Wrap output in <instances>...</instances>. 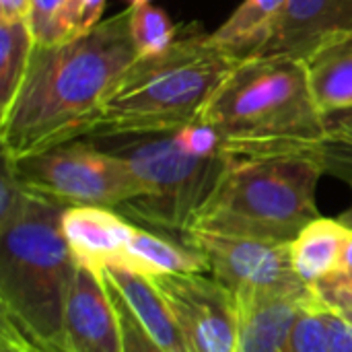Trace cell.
Segmentation results:
<instances>
[{
  "mask_svg": "<svg viewBox=\"0 0 352 352\" xmlns=\"http://www.w3.org/2000/svg\"><path fill=\"white\" fill-rule=\"evenodd\" d=\"M136 60L130 8L68 41L35 45L25 80L0 116L2 157L21 161L91 136L103 101Z\"/></svg>",
  "mask_w": 352,
  "mask_h": 352,
  "instance_id": "6da1fadb",
  "label": "cell"
},
{
  "mask_svg": "<svg viewBox=\"0 0 352 352\" xmlns=\"http://www.w3.org/2000/svg\"><path fill=\"white\" fill-rule=\"evenodd\" d=\"M198 122L233 159L307 155L330 130L309 89L305 64L293 56L241 58L212 91Z\"/></svg>",
  "mask_w": 352,
  "mask_h": 352,
  "instance_id": "7a4b0ae2",
  "label": "cell"
},
{
  "mask_svg": "<svg viewBox=\"0 0 352 352\" xmlns=\"http://www.w3.org/2000/svg\"><path fill=\"white\" fill-rule=\"evenodd\" d=\"M239 60L214 45L200 23L182 27L169 50L138 58L122 74L97 113L91 138L173 134L198 122L208 97Z\"/></svg>",
  "mask_w": 352,
  "mask_h": 352,
  "instance_id": "3957f363",
  "label": "cell"
},
{
  "mask_svg": "<svg viewBox=\"0 0 352 352\" xmlns=\"http://www.w3.org/2000/svg\"><path fill=\"white\" fill-rule=\"evenodd\" d=\"M322 175L309 155L233 159L190 231L291 243L320 217L316 188Z\"/></svg>",
  "mask_w": 352,
  "mask_h": 352,
  "instance_id": "277c9868",
  "label": "cell"
},
{
  "mask_svg": "<svg viewBox=\"0 0 352 352\" xmlns=\"http://www.w3.org/2000/svg\"><path fill=\"white\" fill-rule=\"evenodd\" d=\"M66 206L35 196L29 212L0 231L2 316L62 349L64 311L76 262L62 235Z\"/></svg>",
  "mask_w": 352,
  "mask_h": 352,
  "instance_id": "5b68a950",
  "label": "cell"
},
{
  "mask_svg": "<svg viewBox=\"0 0 352 352\" xmlns=\"http://www.w3.org/2000/svg\"><path fill=\"white\" fill-rule=\"evenodd\" d=\"M105 151L122 157L144 186V196L124 204L120 212L142 225L186 235L227 175L233 157H192L173 134L95 138Z\"/></svg>",
  "mask_w": 352,
  "mask_h": 352,
  "instance_id": "8992f818",
  "label": "cell"
},
{
  "mask_svg": "<svg viewBox=\"0 0 352 352\" xmlns=\"http://www.w3.org/2000/svg\"><path fill=\"white\" fill-rule=\"evenodd\" d=\"M10 163L31 192L66 208L101 206L116 210L144 196V186L128 161L97 142L72 140Z\"/></svg>",
  "mask_w": 352,
  "mask_h": 352,
  "instance_id": "52a82bcc",
  "label": "cell"
},
{
  "mask_svg": "<svg viewBox=\"0 0 352 352\" xmlns=\"http://www.w3.org/2000/svg\"><path fill=\"white\" fill-rule=\"evenodd\" d=\"M182 239L188 248L208 260L210 276L227 287L235 297L311 293L293 268L291 243L200 229L186 233Z\"/></svg>",
  "mask_w": 352,
  "mask_h": 352,
  "instance_id": "ba28073f",
  "label": "cell"
},
{
  "mask_svg": "<svg viewBox=\"0 0 352 352\" xmlns=\"http://www.w3.org/2000/svg\"><path fill=\"white\" fill-rule=\"evenodd\" d=\"M151 280L173 311L190 352L239 351L237 299L214 276L182 274Z\"/></svg>",
  "mask_w": 352,
  "mask_h": 352,
  "instance_id": "9c48e42d",
  "label": "cell"
},
{
  "mask_svg": "<svg viewBox=\"0 0 352 352\" xmlns=\"http://www.w3.org/2000/svg\"><path fill=\"white\" fill-rule=\"evenodd\" d=\"M62 352H124L122 326L103 276L76 268L62 330Z\"/></svg>",
  "mask_w": 352,
  "mask_h": 352,
  "instance_id": "30bf717a",
  "label": "cell"
},
{
  "mask_svg": "<svg viewBox=\"0 0 352 352\" xmlns=\"http://www.w3.org/2000/svg\"><path fill=\"white\" fill-rule=\"evenodd\" d=\"M352 31V0H289L252 56L303 58L322 39Z\"/></svg>",
  "mask_w": 352,
  "mask_h": 352,
  "instance_id": "8fae6325",
  "label": "cell"
},
{
  "mask_svg": "<svg viewBox=\"0 0 352 352\" xmlns=\"http://www.w3.org/2000/svg\"><path fill=\"white\" fill-rule=\"evenodd\" d=\"M136 227L124 214L101 206H70L62 214V235L76 266L97 276L122 260Z\"/></svg>",
  "mask_w": 352,
  "mask_h": 352,
  "instance_id": "7c38bea8",
  "label": "cell"
},
{
  "mask_svg": "<svg viewBox=\"0 0 352 352\" xmlns=\"http://www.w3.org/2000/svg\"><path fill=\"white\" fill-rule=\"evenodd\" d=\"M301 60L320 111L330 120L352 113V31L322 39Z\"/></svg>",
  "mask_w": 352,
  "mask_h": 352,
  "instance_id": "4fadbf2b",
  "label": "cell"
},
{
  "mask_svg": "<svg viewBox=\"0 0 352 352\" xmlns=\"http://www.w3.org/2000/svg\"><path fill=\"white\" fill-rule=\"evenodd\" d=\"M239 307V351L285 352L289 332L299 311L316 299L305 295H264L235 297Z\"/></svg>",
  "mask_w": 352,
  "mask_h": 352,
  "instance_id": "5bb4252c",
  "label": "cell"
},
{
  "mask_svg": "<svg viewBox=\"0 0 352 352\" xmlns=\"http://www.w3.org/2000/svg\"><path fill=\"white\" fill-rule=\"evenodd\" d=\"M103 274L151 338H155L167 352H190L173 311L151 278L118 266L105 268Z\"/></svg>",
  "mask_w": 352,
  "mask_h": 352,
  "instance_id": "9a60e30c",
  "label": "cell"
},
{
  "mask_svg": "<svg viewBox=\"0 0 352 352\" xmlns=\"http://www.w3.org/2000/svg\"><path fill=\"white\" fill-rule=\"evenodd\" d=\"M116 266L146 278L210 272L208 260L202 254L188 248L186 243H175L173 239L161 237L142 227H136L122 260Z\"/></svg>",
  "mask_w": 352,
  "mask_h": 352,
  "instance_id": "2e32d148",
  "label": "cell"
},
{
  "mask_svg": "<svg viewBox=\"0 0 352 352\" xmlns=\"http://www.w3.org/2000/svg\"><path fill=\"white\" fill-rule=\"evenodd\" d=\"M351 233V229L338 219L318 217L291 241L293 268L309 289L320 280L340 272Z\"/></svg>",
  "mask_w": 352,
  "mask_h": 352,
  "instance_id": "e0dca14e",
  "label": "cell"
},
{
  "mask_svg": "<svg viewBox=\"0 0 352 352\" xmlns=\"http://www.w3.org/2000/svg\"><path fill=\"white\" fill-rule=\"evenodd\" d=\"M289 0H243L229 19L210 31V41L237 58L252 56L268 37Z\"/></svg>",
  "mask_w": 352,
  "mask_h": 352,
  "instance_id": "ac0fdd59",
  "label": "cell"
},
{
  "mask_svg": "<svg viewBox=\"0 0 352 352\" xmlns=\"http://www.w3.org/2000/svg\"><path fill=\"white\" fill-rule=\"evenodd\" d=\"M35 45L31 23L0 21V116L8 111L21 89Z\"/></svg>",
  "mask_w": 352,
  "mask_h": 352,
  "instance_id": "d6986e66",
  "label": "cell"
},
{
  "mask_svg": "<svg viewBox=\"0 0 352 352\" xmlns=\"http://www.w3.org/2000/svg\"><path fill=\"white\" fill-rule=\"evenodd\" d=\"M179 31L182 27H177L171 16L155 4L130 8V33L138 58L163 54L177 41Z\"/></svg>",
  "mask_w": 352,
  "mask_h": 352,
  "instance_id": "ffe728a7",
  "label": "cell"
},
{
  "mask_svg": "<svg viewBox=\"0 0 352 352\" xmlns=\"http://www.w3.org/2000/svg\"><path fill=\"white\" fill-rule=\"evenodd\" d=\"M307 155L324 173L352 188V113L330 120L328 134Z\"/></svg>",
  "mask_w": 352,
  "mask_h": 352,
  "instance_id": "44dd1931",
  "label": "cell"
},
{
  "mask_svg": "<svg viewBox=\"0 0 352 352\" xmlns=\"http://www.w3.org/2000/svg\"><path fill=\"white\" fill-rule=\"evenodd\" d=\"M76 0H33L31 31L37 45H56L76 37Z\"/></svg>",
  "mask_w": 352,
  "mask_h": 352,
  "instance_id": "7402d4cb",
  "label": "cell"
},
{
  "mask_svg": "<svg viewBox=\"0 0 352 352\" xmlns=\"http://www.w3.org/2000/svg\"><path fill=\"white\" fill-rule=\"evenodd\" d=\"M285 352H332L326 307L318 301V297L299 311L289 332Z\"/></svg>",
  "mask_w": 352,
  "mask_h": 352,
  "instance_id": "603a6c76",
  "label": "cell"
},
{
  "mask_svg": "<svg viewBox=\"0 0 352 352\" xmlns=\"http://www.w3.org/2000/svg\"><path fill=\"white\" fill-rule=\"evenodd\" d=\"M107 280V278H105ZM109 293H111V301L122 326V342H124V352H167L155 338H151L146 334V330L138 324L136 316L132 314V309L126 305V301L120 297V293L113 289V285L107 280Z\"/></svg>",
  "mask_w": 352,
  "mask_h": 352,
  "instance_id": "cb8c5ba5",
  "label": "cell"
},
{
  "mask_svg": "<svg viewBox=\"0 0 352 352\" xmlns=\"http://www.w3.org/2000/svg\"><path fill=\"white\" fill-rule=\"evenodd\" d=\"M173 138L179 144V148L192 157L208 159V157L225 155L223 146H221V138L214 132V128H210L208 124H202V122L184 126L182 130L173 132Z\"/></svg>",
  "mask_w": 352,
  "mask_h": 352,
  "instance_id": "d4e9b609",
  "label": "cell"
},
{
  "mask_svg": "<svg viewBox=\"0 0 352 352\" xmlns=\"http://www.w3.org/2000/svg\"><path fill=\"white\" fill-rule=\"evenodd\" d=\"M326 309L352 307V272H336L311 287Z\"/></svg>",
  "mask_w": 352,
  "mask_h": 352,
  "instance_id": "484cf974",
  "label": "cell"
},
{
  "mask_svg": "<svg viewBox=\"0 0 352 352\" xmlns=\"http://www.w3.org/2000/svg\"><path fill=\"white\" fill-rule=\"evenodd\" d=\"M2 346L12 352H62L56 346H50L41 340H37L33 334L23 330L16 322L2 316V332H0Z\"/></svg>",
  "mask_w": 352,
  "mask_h": 352,
  "instance_id": "4316f807",
  "label": "cell"
},
{
  "mask_svg": "<svg viewBox=\"0 0 352 352\" xmlns=\"http://www.w3.org/2000/svg\"><path fill=\"white\" fill-rule=\"evenodd\" d=\"M326 316H328L332 352H352V324L330 309H326Z\"/></svg>",
  "mask_w": 352,
  "mask_h": 352,
  "instance_id": "83f0119b",
  "label": "cell"
},
{
  "mask_svg": "<svg viewBox=\"0 0 352 352\" xmlns=\"http://www.w3.org/2000/svg\"><path fill=\"white\" fill-rule=\"evenodd\" d=\"M105 2L107 0H82L78 21H76V35H80V33L89 31L91 27H95L97 23H101Z\"/></svg>",
  "mask_w": 352,
  "mask_h": 352,
  "instance_id": "f1b7e54d",
  "label": "cell"
},
{
  "mask_svg": "<svg viewBox=\"0 0 352 352\" xmlns=\"http://www.w3.org/2000/svg\"><path fill=\"white\" fill-rule=\"evenodd\" d=\"M33 0H0V21L31 23Z\"/></svg>",
  "mask_w": 352,
  "mask_h": 352,
  "instance_id": "f546056e",
  "label": "cell"
},
{
  "mask_svg": "<svg viewBox=\"0 0 352 352\" xmlns=\"http://www.w3.org/2000/svg\"><path fill=\"white\" fill-rule=\"evenodd\" d=\"M340 272H352V233L346 241V248H344V256H342V266H340Z\"/></svg>",
  "mask_w": 352,
  "mask_h": 352,
  "instance_id": "4dcf8cb0",
  "label": "cell"
},
{
  "mask_svg": "<svg viewBox=\"0 0 352 352\" xmlns=\"http://www.w3.org/2000/svg\"><path fill=\"white\" fill-rule=\"evenodd\" d=\"M338 221H340V223H342L344 227H349V229L352 231V206H351V208H346V210H344V212H342V214L338 217Z\"/></svg>",
  "mask_w": 352,
  "mask_h": 352,
  "instance_id": "1f68e13d",
  "label": "cell"
},
{
  "mask_svg": "<svg viewBox=\"0 0 352 352\" xmlns=\"http://www.w3.org/2000/svg\"><path fill=\"white\" fill-rule=\"evenodd\" d=\"M330 311H334V314H338L340 318H344L349 324H352V307H342V309H330Z\"/></svg>",
  "mask_w": 352,
  "mask_h": 352,
  "instance_id": "d6a6232c",
  "label": "cell"
},
{
  "mask_svg": "<svg viewBox=\"0 0 352 352\" xmlns=\"http://www.w3.org/2000/svg\"><path fill=\"white\" fill-rule=\"evenodd\" d=\"M128 2V8H136V6H142V4H151L153 0H126Z\"/></svg>",
  "mask_w": 352,
  "mask_h": 352,
  "instance_id": "836d02e7",
  "label": "cell"
},
{
  "mask_svg": "<svg viewBox=\"0 0 352 352\" xmlns=\"http://www.w3.org/2000/svg\"><path fill=\"white\" fill-rule=\"evenodd\" d=\"M78 2V12H80V4H82V0H76Z\"/></svg>",
  "mask_w": 352,
  "mask_h": 352,
  "instance_id": "e575fe53",
  "label": "cell"
},
{
  "mask_svg": "<svg viewBox=\"0 0 352 352\" xmlns=\"http://www.w3.org/2000/svg\"><path fill=\"white\" fill-rule=\"evenodd\" d=\"M2 352H12V351H8V349H4V346H2Z\"/></svg>",
  "mask_w": 352,
  "mask_h": 352,
  "instance_id": "d590c367",
  "label": "cell"
}]
</instances>
